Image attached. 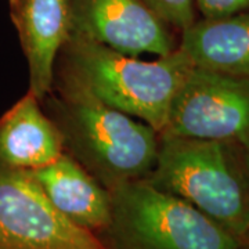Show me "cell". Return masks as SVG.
<instances>
[{
	"label": "cell",
	"instance_id": "6da1fadb",
	"mask_svg": "<svg viewBox=\"0 0 249 249\" xmlns=\"http://www.w3.org/2000/svg\"><path fill=\"white\" fill-rule=\"evenodd\" d=\"M193 68L180 49L142 60L72 35L55 64L53 90L93 98L162 133L173 98Z\"/></svg>",
	"mask_w": 249,
	"mask_h": 249
},
{
	"label": "cell",
	"instance_id": "7a4b0ae2",
	"mask_svg": "<svg viewBox=\"0 0 249 249\" xmlns=\"http://www.w3.org/2000/svg\"><path fill=\"white\" fill-rule=\"evenodd\" d=\"M65 152L108 191L145 180L155 166L160 133L134 116L79 94L52 91L42 101Z\"/></svg>",
	"mask_w": 249,
	"mask_h": 249
},
{
	"label": "cell",
	"instance_id": "3957f363",
	"mask_svg": "<svg viewBox=\"0 0 249 249\" xmlns=\"http://www.w3.org/2000/svg\"><path fill=\"white\" fill-rule=\"evenodd\" d=\"M150 184L193 205L240 241L249 230V147L160 134Z\"/></svg>",
	"mask_w": 249,
	"mask_h": 249
},
{
	"label": "cell",
	"instance_id": "277c9868",
	"mask_svg": "<svg viewBox=\"0 0 249 249\" xmlns=\"http://www.w3.org/2000/svg\"><path fill=\"white\" fill-rule=\"evenodd\" d=\"M111 194V219L98 237L111 249H237L238 240L193 205L147 180Z\"/></svg>",
	"mask_w": 249,
	"mask_h": 249
},
{
	"label": "cell",
	"instance_id": "5b68a950",
	"mask_svg": "<svg viewBox=\"0 0 249 249\" xmlns=\"http://www.w3.org/2000/svg\"><path fill=\"white\" fill-rule=\"evenodd\" d=\"M160 134L249 147V78L193 65L173 98Z\"/></svg>",
	"mask_w": 249,
	"mask_h": 249
},
{
	"label": "cell",
	"instance_id": "8992f818",
	"mask_svg": "<svg viewBox=\"0 0 249 249\" xmlns=\"http://www.w3.org/2000/svg\"><path fill=\"white\" fill-rule=\"evenodd\" d=\"M0 235L9 249H111L67 219L28 170L0 163Z\"/></svg>",
	"mask_w": 249,
	"mask_h": 249
},
{
	"label": "cell",
	"instance_id": "52a82bcc",
	"mask_svg": "<svg viewBox=\"0 0 249 249\" xmlns=\"http://www.w3.org/2000/svg\"><path fill=\"white\" fill-rule=\"evenodd\" d=\"M72 35L121 53L163 57L178 45L172 28L142 0H68Z\"/></svg>",
	"mask_w": 249,
	"mask_h": 249
},
{
	"label": "cell",
	"instance_id": "ba28073f",
	"mask_svg": "<svg viewBox=\"0 0 249 249\" xmlns=\"http://www.w3.org/2000/svg\"><path fill=\"white\" fill-rule=\"evenodd\" d=\"M11 17L29 70V93L39 101L54 88L55 64L72 34L68 0H11Z\"/></svg>",
	"mask_w": 249,
	"mask_h": 249
},
{
	"label": "cell",
	"instance_id": "9c48e42d",
	"mask_svg": "<svg viewBox=\"0 0 249 249\" xmlns=\"http://www.w3.org/2000/svg\"><path fill=\"white\" fill-rule=\"evenodd\" d=\"M47 199L67 219L100 235L111 219V194L67 152L28 170Z\"/></svg>",
	"mask_w": 249,
	"mask_h": 249
},
{
	"label": "cell",
	"instance_id": "30bf717a",
	"mask_svg": "<svg viewBox=\"0 0 249 249\" xmlns=\"http://www.w3.org/2000/svg\"><path fill=\"white\" fill-rule=\"evenodd\" d=\"M64 152L57 124L29 91L0 118V163L13 169L34 170Z\"/></svg>",
	"mask_w": 249,
	"mask_h": 249
},
{
	"label": "cell",
	"instance_id": "8fae6325",
	"mask_svg": "<svg viewBox=\"0 0 249 249\" xmlns=\"http://www.w3.org/2000/svg\"><path fill=\"white\" fill-rule=\"evenodd\" d=\"M178 49L196 68L249 78V11L196 19L181 31Z\"/></svg>",
	"mask_w": 249,
	"mask_h": 249
},
{
	"label": "cell",
	"instance_id": "7c38bea8",
	"mask_svg": "<svg viewBox=\"0 0 249 249\" xmlns=\"http://www.w3.org/2000/svg\"><path fill=\"white\" fill-rule=\"evenodd\" d=\"M172 29L184 31L196 21V0H142Z\"/></svg>",
	"mask_w": 249,
	"mask_h": 249
},
{
	"label": "cell",
	"instance_id": "4fadbf2b",
	"mask_svg": "<svg viewBox=\"0 0 249 249\" xmlns=\"http://www.w3.org/2000/svg\"><path fill=\"white\" fill-rule=\"evenodd\" d=\"M202 18H220L249 11V0H196Z\"/></svg>",
	"mask_w": 249,
	"mask_h": 249
},
{
	"label": "cell",
	"instance_id": "5bb4252c",
	"mask_svg": "<svg viewBox=\"0 0 249 249\" xmlns=\"http://www.w3.org/2000/svg\"><path fill=\"white\" fill-rule=\"evenodd\" d=\"M237 249H249V230L245 234L244 237L238 241V247Z\"/></svg>",
	"mask_w": 249,
	"mask_h": 249
},
{
	"label": "cell",
	"instance_id": "9a60e30c",
	"mask_svg": "<svg viewBox=\"0 0 249 249\" xmlns=\"http://www.w3.org/2000/svg\"><path fill=\"white\" fill-rule=\"evenodd\" d=\"M0 249H9L7 245H6V242H4V240L1 238V235H0Z\"/></svg>",
	"mask_w": 249,
	"mask_h": 249
}]
</instances>
